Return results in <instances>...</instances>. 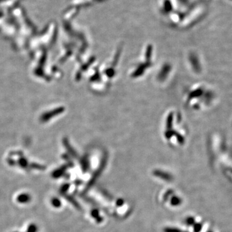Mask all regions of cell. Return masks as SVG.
<instances>
[{"label": "cell", "mask_w": 232, "mask_h": 232, "mask_svg": "<svg viewBox=\"0 0 232 232\" xmlns=\"http://www.w3.org/2000/svg\"><path fill=\"white\" fill-rule=\"evenodd\" d=\"M154 175L156 177H160L168 181H170L172 179V177H171L170 175L167 173L161 172V171H155Z\"/></svg>", "instance_id": "obj_1"}, {"label": "cell", "mask_w": 232, "mask_h": 232, "mask_svg": "<svg viewBox=\"0 0 232 232\" xmlns=\"http://www.w3.org/2000/svg\"><path fill=\"white\" fill-rule=\"evenodd\" d=\"M30 200V195L27 194V193H23V194L19 195L17 198V201L20 203H28Z\"/></svg>", "instance_id": "obj_2"}, {"label": "cell", "mask_w": 232, "mask_h": 232, "mask_svg": "<svg viewBox=\"0 0 232 232\" xmlns=\"http://www.w3.org/2000/svg\"><path fill=\"white\" fill-rule=\"evenodd\" d=\"M192 61H193V67L196 70H199L200 69V65L199 63V60L197 59V57L195 56H192Z\"/></svg>", "instance_id": "obj_3"}, {"label": "cell", "mask_w": 232, "mask_h": 232, "mask_svg": "<svg viewBox=\"0 0 232 232\" xmlns=\"http://www.w3.org/2000/svg\"><path fill=\"white\" fill-rule=\"evenodd\" d=\"M181 200L178 197H173L171 199V204L173 206H177L181 203Z\"/></svg>", "instance_id": "obj_4"}, {"label": "cell", "mask_w": 232, "mask_h": 232, "mask_svg": "<svg viewBox=\"0 0 232 232\" xmlns=\"http://www.w3.org/2000/svg\"><path fill=\"white\" fill-rule=\"evenodd\" d=\"M98 1H100V0H79L78 3H81V5H83V6H85V5L89 4L92 2Z\"/></svg>", "instance_id": "obj_5"}, {"label": "cell", "mask_w": 232, "mask_h": 232, "mask_svg": "<svg viewBox=\"0 0 232 232\" xmlns=\"http://www.w3.org/2000/svg\"><path fill=\"white\" fill-rule=\"evenodd\" d=\"M52 204L54 207H59L61 206V204L60 201L56 198L54 199L52 201Z\"/></svg>", "instance_id": "obj_6"}, {"label": "cell", "mask_w": 232, "mask_h": 232, "mask_svg": "<svg viewBox=\"0 0 232 232\" xmlns=\"http://www.w3.org/2000/svg\"><path fill=\"white\" fill-rule=\"evenodd\" d=\"M37 231V227L34 224H31L30 225L29 228L27 232H35Z\"/></svg>", "instance_id": "obj_7"}]
</instances>
